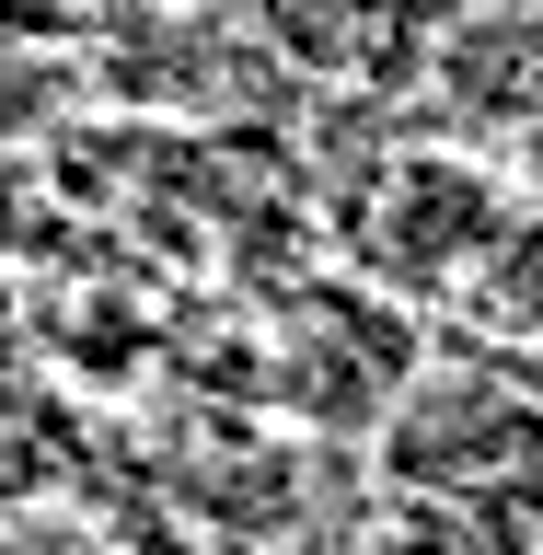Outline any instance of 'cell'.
<instances>
[{"label":"cell","instance_id":"obj_1","mask_svg":"<svg viewBox=\"0 0 543 555\" xmlns=\"http://www.w3.org/2000/svg\"><path fill=\"white\" fill-rule=\"evenodd\" d=\"M382 475L416 509H509L543 498V359H416L382 405Z\"/></svg>","mask_w":543,"mask_h":555},{"label":"cell","instance_id":"obj_2","mask_svg":"<svg viewBox=\"0 0 543 555\" xmlns=\"http://www.w3.org/2000/svg\"><path fill=\"white\" fill-rule=\"evenodd\" d=\"M81 451H93V416L69 393L47 359L0 336V509H59L69 486H81Z\"/></svg>","mask_w":543,"mask_h":555},{"label":"cell","instance_id":"obj_3","mask_svg":"<svg viewBox=\"0 0 543 555\" xmlns=\"http://www.w3.org/2000/svg\"><path fill=\"white\" fill-rule=\"evenodd\" d=\"M463 312L497 347H543V220H497V243L463 278Z\"/></svg>","mask_w":543,"mask_h":555},{"label":"cell","instance_id":"obj_4","mask_svg":"<svg viewBox=\"0 0 543 555\" xmlns=\"http://www.w3.org/2000/svg\"><path fill=\"white\" fill-rule=\"evenodd\" d=\"M0 555H104V544H93V532H69V520H47V509H35V532H24V544H0Z\"/></svg>","mask_w":543,"mask_h":555},{"label":"cell","instance_id":"obj_5","mask_svg":"<svg viewBox=\"0 0 543 555\" xmlns=\"http://www.w3.org/2000/svg\"><path fill=\"white\" fill-rule=\"evenodd\" d=\"M0 336H12V278H0Z\"/></svg>","mask_w":543,"mask_h":555}]
</instances>
